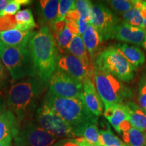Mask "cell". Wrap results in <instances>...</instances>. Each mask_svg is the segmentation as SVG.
<instances>
[{
    "instance_id": "1",
    "label": "cell",
    "mask_w": 146,
    "mask_h": 146,
    "mask_svg": "<svg viewBox=\"0 0 146 146\" xmlns=\"http://www.w3.org/2000/svg\"><path fill=\"white\" fill-rule=\"evenodd\" d=\"M48 84L37 76L19 80L11 86L6 104L19 122L31 118Z\"/></svg>"
},
{
    "instance_id": "2",
    "label": "cell",
    "mask_w": 146,
    "mask_h": 146,
    "mask_svg": "<svg viewBox=\"0 0 146 146\" xmlns=\"http://www.w3.org/2000/svg\"><path fill=\"white\" fill-rule=\"evenodd\" d=\"M28 49L36 76L48 84L49 80L57 68L58 58L57 45L50 29L43 26L34 32L29 42Z\"/></svg>"
},
{
    "instance_id": "3",
    "label": "cell",
    "mask_w": 146,
    "mask_h": 146,
    "mask_svg": "<svg viewBox=\"0 0 146 146\" xmlns=\"http://www.w3.org/2000/svg\"><path fill=\"white\" fill-rule=\"evenodd\" d=\"M43 104L50 108L72 128L75 137H81L83 129L90 124H98V117L87 109L81 98H66L47 92Z\"/></svg>"
},
{
    "instance_id": "4",
    "label": "cell",
    "mask_w": 146,
    "mask_h": 146,
    "mask_svg": "<svg viewBox=\"0 0 146 146\" xmlns=\"http://www.w3.org/2000/svg\"><path fill=\"white\" fill-rule=\"evenodd\" d=\"M1 59L14 82L36 76L28 47H12L4 45Z\"/></svg>"
},
{
    "instance_id": "5",
    "label": "cell",
    "mask_w": 146,
    "mask_h": 146,
    "mask_svg": "<svg viewBox=\"0 0 146 146\" xmlns=\"http://www.w3.org/2000/svg\"><path fill=\"white\" fill-rule=\"evenodd\" d=\"M94 71L95 87L105 109L123 104L124 100L132 96L130 89L124 85L117 78L95 67Z\"/></svg>"
},
{
    "instance_id": "6",
    "label": "cell",
    "mask_w": 146,
    "mask_h": 146,
    "mask_svg": "<svg viewBox=\"0 0 146 146\" xmlns=\"http://www.w3.org/2000/svg\"><path fill=\"white\" fill-rule=\"evenodd\" d=\"M94 67L110 73L121 81H131L135 76L134 68L116 46L100 52L95 60Z\"/></svg>"
},
{
    "instance_id": "7",
    "label": "cell",
    "mask_w": 146,
    "mask_h": 146,
    "mask_svg": "<svg viewBox=\"0 0 146 146\" xmlns=\"http://www.w3.org/2000/svg\"><path fill=\"white\" fill-rule=\"evenodd\" d=\"M49 93L66 98L83 97V84L78 80L56 68L48 81Z\"/></svg>"
},
{
    "instance_id": "8",
    "label": "cell",
    "mask_w": 146,
    "mask_h": 146,
    "mask_svg": "<svg viewBox=\"0 0 146 146\" xmlns=\"http://www.w3.org/2000/svg\"><path fill=\"white\" fill-rule=\"evenodd\" d=\"M35 119L36 125L56 137H75L70 126L44 104L36 111Z\"/></svg>"
},
{
    "instance_id": "9",
    "label": "cell",
    "mask_w": 146,
    "mask_h": 146,
    "mask_svg": "<svg viewBox=\"0 0 146 146\" xmlns=\"http://www.w3.org/2000/svg\"><path fill=\"white\" fill-rule=\"evenodd\" d=\"M89 24L93 25L103 41L113 39L119 20L112 12L102 3H92Z\"/></svg>"
},
{
    "instance_id": "10",
    "label": "cell",
    "mask_w": 146,
    "mask_h": 146,
    "mask_svg": "<svg viewBox=\"0 0 146 146\" xmlns=\"http://www.w3.org/2000/svg\"><path fill=\"white\" fill-rule=\"evenodd\" d=\"M58 137L45 131L35 123L21 127L14 137L15 146H51Z\"/></svg>"
},
{
    "instance_id": "11",
    "label": "cell",
    "mask_w": 146,
    "mask_h": 146,
    "mask_svg": "<svg viewBox=\"0 0 146 146\" xmlns=\"http://www.w3.org/2000/svg\"><path fill=\"white\" fill-rule=\"evenodd\" d=\"M57 68L82 83L86 78H92L94 72V68H89L81 60L71 54L58 56Z\"/></svg>"
},
{
    "instance_id": "12",
    "label": "cell",
    "mask_w": 146,
    "mask_h": 146,
    "mask_svg": "<svg viewBox=\"0 0 146 146\" xmlns=\"http://www.w3.org/2000/svg\"><path fill=\"white\" fill-rule=\"evenodd\" d=\"M104 115L120 134L127 132L131 128L129 111L125 104H118L106 108Z\"/></svg>"
},
{
    "instance_id": "13",
    "label": "cell",
    "mask_w": 146,
    "mask_h": 146,
    "mask_svg": "<svg viewBox=\"0 0 146 146\" xmlns=\"http://www.w3.org/2000/svg\"><path fill=\"white\" fill-rule=\"evenodd\" d=\"M83 100L87 109L96 117L103 112V102L96 90L91 78H86L83 81Z\"/></svg>"
},
{
    "instance_id": "14",
    "label": "cell",
    "mask_w": 146,
    "mask_h": 146,
    "mask_svg": "<svg viewBox=\"0 0 146 146\" xmlns=\"http://www.w3.org/2000/svg\"><path fill=\"white\" fill-rule=\"evenodd\" d=\"M59 3L58 0H41L36 3V16L41 27L52 28L57 18Z\"/></svg>"
},
{
    "instance_id": "15",
    "label": "cell",
    "mask_w": 146,
    "mask_h": 146,
    "mask_svg": "<svg viewBox=\"0 0 146 146\" xmlns=\"http://www.w3.org/2000/svg\"><path fill=\"white\" fill-rule=\"evenodd\" d=\"M145 29L132 26L125 22H122L118 24L115 29L113 39L128 42L136 45H141L145 37Z\"/></svg>"
},
{
    "instance_id": "16",
    "label": "cell",
    "mask_w": 146,
    "mask_h": 146,
    "mask_svg": "<svg viewBox=\"0 0 146 146\" xmlns=\"http://www.w3.org/2000/svg\"><path fill=\"white\" fill-rule=\"evenodd\" d=\"M33 33L32 31H23L18 29L8 30L0 33V41L8 46L28 47L29 42Z\"/></svg>"
},
{
    "instance_id": "17",
    "label": "cell",
    "mask_w": 146,
    "mask_h": 146,
    "mask_svg": "<svg viewBox=\"0 0 146 146\" xmlns=\"http://www.w3.org/2000/svg\"><path fill=\"white\" fill-rule=\"evenodd\" d=\"M20 129V122L10 110L0 115V142L16 136Z\"/></svg>"
},
{
    "instance_id": "18",
    "label": "cell",
    "mask_w": 146,
    "mask_h": 146,
    "mask_svg": "<svg viewBox=\"0 0 146 146\" xmlns=\"http://www.w3.org/2000/svg\"><path fill=\"white\" fill-rule=\"evenodd\" d=\"M82 38L91 60L94 61L100 53L99 51L103 41L102 37L95 27L89 24L86 31L82 35Z\"/></svg>"
},
{
    "instance_id": "19",
    "label": "cell",
    "mask_w": 146,
    "mask_h": 146,
    "mask_svg": "<svg viewBox=\"0 0 146 146\" xmlns=\"http://www.w3.org/2000/svg\"><path fill=\"white\" fill-rule=\"evenodd\" d=\"M116 47L135 70H137L145 63V54L138 47L127 44H118Z\"/></svg>"
},
{
    "instance_id": "20",
    "label": "cell",
    "mask_w": 146,
    "mask_h": 146,
    "mask_svg": "<svg viewBox=\"0 0 146 146\" xmlns=\"http://www.w3.org/2000/svg\"><path fill=\"white\" fill-rule=\"evenodd\" d=\"M68 52L70 53L71 55L81 60L89 68H94L90 57L89 56V54L87 53V50L84 44L83 38L81 35H76L73 37L68 47Z\"/></svg>"
},
{
    "instance_id": "21",
    "label": "cell",
    "mask_w": 146,
    "mask_h": 146,
    "mask_svg": "<svg viewBox=\"0 0 146 146\" xmlns=\"http://www.w3.org/2000/svg\"><path fill=\"white\" fill-rule=\"evenodd\" d=\"M126 106L130 116L131 125L141 131H146V115L143 110L131 102H127Z\"/></svg>"
},
{
    "instance_id": "22",
    "label": "cell",
    "mask_w": 146,
    "mask_h": 146,
    "mask_svg": "<svg viewBox=\"0 0 146 146\" xmlns=\"http://www.w3.org/2000/svg\"><path fill=\"white\" fill-rule=\"evenodd\" d=\"M17 24L16 29L23 31H32L36 27L33 14L30 8H26L18 11L15 15Z\"/></svg>"
},
{
    "instance_id": "23",
    "label": "cell",
    "mask_w": 146,
    "mask_h": 146,
    "mask_svg": "<svg viewBox=\"0 0 146 146\" xmlns=\"http://www.w3.org/2000/svg\"><path fill=\"white\" fill-rule=\"evenodd\" d=\"M123 139L131 146H145L146 144V131H141L131 127L127 132L123 133Z\"/></svg>"
},
{
    "instance_id": "24",
    "label": "cell",
    "mask_w": 146,
    "mask_h": 146,
    "mask_svg": "<svg viewBox=\"0 0 146 146\" xmlns=\"http://www.w3.org/2000/svg\"><path fill=\"white\" fill-rule=\"evenodd\" d=\"M74 35H73L68 27L66 25L64 29L54 37L57 45L58 50L62 54H66L68 52V47Z\"/></svg>"
},
{
    "instance_id": "25",
    "label": "cell",
    "mask_w": 146,
    "mask_h": 146,
    "mask_svg": "<svg viewBox=\"0 0 146 146\" xmlns=\"http://www.w3.org/2000/svg\"><path fill=\"white\" fill-rule=\"evenodd\" d=\"M91 146H102L100 141V133L97 124L87 125L82 132L81 137Z\"/></svg>"
},
{
    "instance_id": "26",
    "label": "cell",
    "mask_w": 146,
    "mask_h": 146,
    "mask_svg": "<svg viewBox=\"0 0 146 146\" xmlns=\"http://www.w3.org/2000/svg\"><path fill=\"white\" fill-rule=\"evenodd\" d=\"M100 141L102 146H126L127 145L115 135L109 125L107 126L106 129L100 130Z\"/></svg>"
},
{
    "instance_id": "27",
    "label": "cell",
    "mask_w": 146,
    "mask_h": 146,
    "mask_svg": "<svg viewBox=\"0 0 146 146\" xmlns=\"http://www.w3.org/2000/svg\"><path fill=\"white\" fill-rule=\"evenodd\" d=\"M123 19L125 23H128L129 25L145 29L143 19L141 15V12H140L139 9L136 7H134L131 10L123 14Z\"/></svg>"
},
{
    "instance_id": "28",
    "label": "cell",
    "mask_w": 146,
    "mask_h": 146,
    "mask_svg": "<svg viewBox=\"0 0 146 146\" xmlns=\"http://www.w3.org/2000/svg\"><path fill=\"white\" fill-rule=\"evenodd\" d=\"M137 0H112L108 3L113 10L123 14L135 6Z\"/></svg>"
},
{
    "instance_id": "29",
    "label": "cell",
    "mask_w": 146,
    "mask_h": 146,
    "mask_svg": "<svg viewBox=\"0 0 146 146\" xmlns=\"http://www.w3.org/2000/svg\"><path fill=\"white\" fill-rule=\"evenodd\" d=\"M76 9V1L74 0H61L58 7V14L56 22L64 21L65 16L70 10Z\"/></svg>"
},
{
    "instance_id": "30",
    "label": "cell",
    "mask_w": 146,
    "mask_h": 146,
    "mask_svg": "<svg viewBox=\"0 0 146 146\" xmlns=\"http://www.w3.org/2000/svg\"><path fill=\"white\" fill-rule=\"evenodd\" d=\"M91 4L92 2L87 0L76 1V9L80 15V18L87 21L89 23L91 18Z\"/></svg>"
},
{
    "instance_id": "31",
    "label": "cell",
    "mask_w": 146,
    "mask_h": 146,
    "mask_svg": "<svg viewBox=\"0 0 146 146\" xmlns=\"http://www.w3.org/2000/svg\"><path fill=\"white\" fill-rule=\"evenodd\" d=\"M31 3V1H29V0H11L1 13V16H13L14 14L17 13L22 5H27Z\"/></svg>"
},
{
    "instance_id": "32",
    "label": "cell",
    "mask_w": 146,
    "mask_h": 146,
    "mask_svg": "<svg viewBox=\"0 0 146 146\" xmlns=\"http://www.w3.org/2000/svg\"><path fill=\"white\" fill-rule=\"evenodd\" d=\"M17 27L15 16L3 15L0 16V33L12 30Z\"/></svg>"
},
{
    "instance_id": "33",
    "label": "cell",
    "mask_w": 146,
    "mask_h": 146,
    "mask_svg": "<svg viewBox=\"0 0 146 146\" xmlns=\"http://www.w3.org/2000/svg\"><path fill=\"white\" fill-rule=\"evenodd\" d=\"M9 72L2 62L0 61V94L5 90L8 87L10 78H9Z\"/></svg>"
},
{
    "instance_id": "34",
    "label": "cell",
    "mask_w": 146,
    "mask_h": 146,
    "mask_svg": "<svg viewBox=\"0 0 146 146\" xmlns=\"http://www.w3.org/2000/svg\"><path fill=\"white\" fill-rule=\"evenodd\" d=\"M80 18V15L78 14V11L76 9L70 10L68 14L65 16L64 21L66 23H68V22H78Z\"/></svg>"
},
{
    "instance_id": "35",
    "label": "cell",
    "mask_w": 146,
    "mask_h": 146,
    "mask_svg": "<svg viewBox=\"0 0 146 146\" xmlns=\"http://www.w3.org/2000/svg\"><path fill=\"white\" fill-rule=\"evenodd\" d=\"M146 94V73L143 74L139 83V95Z\"/></svg>"
},
{
    "instance_id": "36",
    "label": "cell",
    "mask_w": 146,
    "mask_h": 146,
    "mask_svg": "<svg viewBox=\"0 0 146 146\" xmlns=\"http://www.w3.org/2000/svg\"><path fill=\"white\" fill-rule=\"evenodd\" d=\"M78 27V32H79V35H83V34L85 33L86 29L88 27L89 23L85 20L80 18L77 22Z\"/></svg>"
},
{
    "instance_id": "37",
    "label": "cell",
    "mask_w": 146,
    "mask_h": 146,
    "mask_svg": "<svg viewBox=\"0 0 146 146\" xmlns=\"http://www.w3.org/2000/svg\"><path fill=\"white\" fill-rule=\"evenodd\" d=\"M66 26L74 36L79 35L77 22H68L66 23Z\"/></svg>"
},
{
    "instance_id": "38",
    "label": "cell",
    "mask_w": 146,
    "mask_h": 146,
    "mask_svg": "<svg viewBox=\"0 0 146 146\" xmlns=\"http://www.w3.org/2000/svg\"><path fill=\"white\" fill-rule=\"evenodd\" d=\"M138 102L139 107L143 110V111H146V94L139 95Z\"/></svg>"
},
{
    "instance_id": "39",
    "label": "cell",
    "mask_w": 146,
    "mask_h": 146,
    "mask_svg": "<svg viewBox=\"0 0 146 146\" xmlns=\"http://www.w3.org/2000/svg\"><path fill=\"white\" fill-rule=\"evenodd\" d=\"M10 1V0H0V16H1V13Z\"/></svg>"
},
{
    "instance_id": "40",
    "label": "cell",
    "mask_w": 146,
    "mask_h": 146,
    "mask_svg": "<svg viewBox=\"0 0 146 146\" xmlns=\"http://www.w3.org/2000/svg\"><path fill=\"white\" fill-rule=\"evenodd\" d=\"M5 109H6V106H5V100L3 98H0V115L5 112Z\"/></svg>"
},
{
    "instance_id": "41",
    "label": "cell",
    "mask_w": 146,
    "mask_h": 146,
    "mask_svg": "<svg viewBox=\"0 0 146 146\" xmlns=\"http://www.w3.org/2000/svg\"><path fill=\"white\" fill-rule=\"evenodd\" d=\"M12 139H8L4 141L0 142V146H12Z\"/></svg>"
},
{
    "instance_id": "42",
    "label": "cell",
    "mask_w": 146,
    "mask_h": 146,
    "mask_svg": "<svg viewBox=\"0 0 146 146\" xmlns=\"http://www.w3.org/2000/svg\"><path fill=\"white\" fill-rule=\"evenodd\" d=\"M64 139H62L58 142H57V143L52 144L51 146H62L63 143H64Z\"/></svg>"
},
{
    "instance_id": "43",
    "label": "cell",
    "mask_w": 146,
    "mask_h": 146,
    "mask_svg": "<svg viewBox=\"0 0 146 146\" xmlns=\"http://www.w3.org/2000/svg\"><path fill=\"white\" fill-rule=\"evenodd\" d=\"M141 46L142 47H143L145 50H146V32H145V37H144L143 41L141 44Z\"/></svg>"
},
{
    "instance_id": "44",
    "label": "cell",
    "mask_w": 146,
    "mask_h": 146,
    "mask_svg": "<svg viewBox=\"0 0 146 146\" xmlns=\"http://www.w3.org/2000/svg\"><path fill=\"white\" fill-rule=\"evenodd\" d=\"M3 45H4V44L0 41V59H1V54H2V50H3Z\"/></svg>"
},
{
    "instance_id": "45",
    "label": "cell",
    "mask_w": 146,
    "mask_h": 146,
    "mask_svg": "<svg viewBox=\"0 0 146 146\" xmlns=\"http://www.w3.org/2000/svg\"><path fill=\"white\" fill-rule=\"evenodd\" d=\"M143 25H144V28L146 30V18L145 19H143Z\"/></svg>"
},
{
    "instance_id": "46",
    "label": "cell",
    "mask_w": 146,
    "mask_h": 146,
    "mask_svg": "<svg viewBox=\"0 0 146 146\" xmlns=\"http://www.w3.org/2000/svg\"><path fill=\"white\" fill-rule=\"evenodd\" d=\"M143 112H144V114H145L146 115V111H143Z\"/></svg>"
},
{
    "instance_id": "47",
    "label": "cell",
    "mask_w": 146,
    "mask_h": 146,
    "mask_svg": "<svg viewBox=\"0 0 146 146\" xmlns=\"http://www.w3.org/2000/svg\"><path fill=\"white\" fill-rule=\"evenodd\" d=\"M86 146H91V145H89V144H88V145H87Z\"/></svg>"
},
{
    "instance_id": "48",
    "label": "cell",
    "mask_w": 146,
    "mask_h": 146,
    "mask_svg": "<svg viewBox=\"0 0 146 146\" xmlns=\"http://www.w3.org/2000/svg\"><path fill=\"white\" fill-rule=\"evenodd\" d=\"M145 4H146V1H145Z\"/></svg>"
},
{
    "instance_id": "49",
    "label": "cell",
    "mask_w": 146,
    "mask_h": 146,
    "mask_svg": "<svg viewBox=\"0 0 146 146\" xmlns=\"http://www.w3.org/2000/svg\"><path fill=\"white\" fill-rule=\"evenodd\" d=\"M126 146H130V145H126Z\"/></svg>"
}]
</instances>
